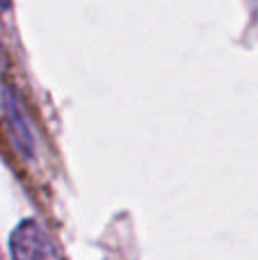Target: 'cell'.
<instances>
[{"label":"cell","mask_w":258,"mask_h":260,"mask_svg":"<svg viewBox=\"0 0 258 260\" xmlns=\"http://www.w3.org/2000/svg\"><path fill=\"white\" fill-rule=\"evenodd\" d=\"M12 260H62L57 247L37 219H23L9 235Z\"/></svg>","instance_id":"obj_1"},{"label":"cell","mask_w":258,"mask_h":260,"mask_svg":"<svg viewBox=\"0 0 258 260\" xmlns=\"http://www.w3.org/2000/svg\"><path fill=\"white\" fill-rule=\"evenodd\" d=\"M3 114H5V123L9 128L16 148L23 153L25 157H32L35 153V135H32V126L27 112L23 108V101L12 87H5L3 89Z\"/></svg>","instance_id":"obj_2"},{"label":"cell","mask_w":258,"mask_h":260,"mask_svg":"<svg viewBox=\"0 0 258 260\" xmlns=\"http://www.w3.org/2000/svg\"><path fill=\"white\" fill-rule=\"evenodd\" d=\"M9 7H12V0H0V14L9 12Z\"/></svg>","instance_id":"obj_3"}]
</instances>
